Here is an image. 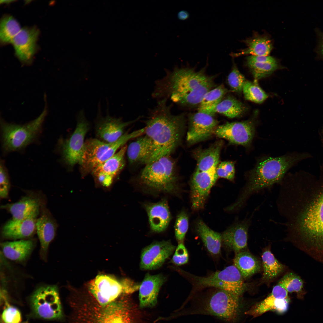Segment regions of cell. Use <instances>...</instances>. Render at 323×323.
<instances>
[{"label":"cell","mask_w":323,"mask_h":323,"mask_svg":"<svg viewBox=\"0 0 323 323\" xmlns=\"http://www.w3.org/2000/svg\"><path fill=\"white\" fill-rule=\"evenodd\" d=\"M217 121L213 116L198 112L189 117V127L187 140L190 144L204 140L211 136L217 127Z\"/></svg>","instance_id":"obj_17"},{"label":"cell","mask_w":323,"mask_h":323,"mask_svg":"<svg viewBox=\"0 0 323 323\" xmlns=\"http://www.w3.org/2000/svg\"><path fill=\"white\" fill-rule=\"evenodd\" d=\"M170 241L153 243L142 250L140 267L143 270H154L160 267L176 249Z\"/></svg>","instance_id":"obj_19"},{"label":"cell","mask_w":323,"mask_h":323,"mask_svg":"<svg viewBox=\"0 0 323 323\" xmlns=\"http://www.w3.org/2000/svg\"><path fill=\"white\" fill-rule=\"evenodd\" d=\"M89 128V122L82 110L78 113L75 130L61 146L63 159L68 166L72 167L77 164H80L83 154L85 138Z\"/></svg>","instance_id":"obj_11"},{"label":"cell","mask_w":323,"mask_h":323,"mask_svg":"<svg viewBox=\"0 0 323 323\" xmlns=\"http://www.w3.org/2000/svg\"><path fill=\"white\" fill-rule=\"evenodd\" d=\"M222 146V143L217 142L208 148L199 151L195 155L197 163L196 170L205 171L217 167Z\"/></svg>","instance_id":"obj_32"},{"label":"cell","mask_w":323,"mask_h":323,"mask_svg":"<svg viewBox=\"0 0 323 323\" xmlns=\"http://www.w3.org/2000/svg\"><path fill=\"white\" fill-rule=\"evenodd\" d=\"M246 107L241 102L232 97H228L222 100L208 113L213 115L219 113L230 118L238 117L246 110Z\"/></svg>","instance_id":"obj_34"},{"label":"cell","mask_w":323,"mask_h":323,"mask_svg":"<svg viewBox=\"0 0 323 323\" xmlns=\"http://www.w3.org/2000/svg\"><path fill=\"white\" fill-rule=\"evenodd\" d=\"M41 115L26 124L19 125L7 123L1 120L2 146L7 152L24 148L33 141L40 131L47 112L46 102Z\"/></svg>","instance_id":"obj_10"},{"label":"cell","mask_w":323,"mask_h":323,"mask_svg":"<svg viewBox=\"0 0 323 323\" xmlns=\"http://www.w3.org/2000/svg\"><path fill=\"white\" fill-rule=\"evenodd\" d=\"M319 49L320 52L323 57V34L322 35L319 43Z\"/></svg>","instance_id":"obj_49"},{"label":"cell","mask_w":323,"mask_h":323,"mask_svg":"<svg viewBox=\"0 0 323 323\" xmlns=\"http://www.w3.org/2000/svg\"><path fill=\"white\" fill-rule=\"evenodd\" d=\"M167 99L159 100L146 121L144 135L151 141L154 149L149 163L169 156L180 141L184 124L183 114L174 115Z\"/></svg>","instance_id":"obj_3"},{"label":"cell","mask_w":323,"mask_h":323,"mask_svg":"<svg viewBox=\"0 0 323 323\" xmlns=\"http://www.w3.org/2000/svg\"><path fill=\"white\" fill-rule=\"evenodd\" d=\"M40 206V202L38 198L26 196L16 202L2 205L1 208L10 212L12 216V219L20 220L39 212Z\"/></svg>","instance_id":"obj_29"},{"label":"cell","mask_w":323,"mask_h":323,"mask_svg":"<svg viewBox=\"0 0 323 323\" xmlns=\"http://www.w3.org/2000/svg\"><path fill=\"white\" fill-rule=\"evenodd\" d=\"M216 172L218 177L233 181L235 173L234 163L230 161L222 162L217 166Z\"/></svg>","instance_id":"obj_43"},{"label":"cell","mask_w":323,"mask_h":323,"mask_svg":"<svg viewBox=\"0 0 323 323\" xmlns=\"http://www.w3.org/2000/svg\"><path fill=\"white\" fill-rule=\"evenodd\" d=\"M57 225L53 218L48 213H43L37 219L36 231L41 247L40 254L45 259L49 245L54 237Z\"/></svg>","instance_id":"obj_27"},{"label":"cell","mask_w":323,"mask_h":323,"mask_svg":"<svg viewBox=\"0 0 323 323\" xmlns=\"http://www.w3.org/2000/svg\"><path fill=\"white\" fill-rule=\"evenodd\" d=\"M188 259V254L185 247L183 243H179L172 258L173 263L177 265H181L187 263Z\"/></svg>","instance_id":"obj_46"},{"label":"cell","mask_w":323,"mask_h":323,"mask_svg":"<svg viewBox=\"0 0 323 323\" xmlns=\"http://www.w3.org/2000/svg\"><path fill=\"white\" fill-rule=\"evenodd\" d=\"M144 207L151 231L155 233L164 231L171 219L167 199H164L156 203H146L144 204Z\"/></svg>","instance_id":"obj_23"},{"label":"cell","mask_w":323,"mask_h":323,"mask_svg":"<svg viewBox=\"0 0 323 323\" xmlns=\"http://www.w3.org/2000/svg\"><path fill=\"white\" fill-rule=\"evenodd\" d=\"M39 212L26 218L15 220L11 219L3 226L2 235L4 238L17 239L31 236L36 231V223Z\"/></svg>","instance_id":"obj_24"},{"label":"cell","mask_w":323,"mask_h":323,"mask_svg":"<svg viewBox=\"0 0 323 323\" xmlns=\"http://www.w3.org/2000/svg\"><path fill=\"white\" fill-rule=\"evenodd\" d=\"M89 289L92 297L99 304L106 305L115 301L126 292L123 281L110 276L97 275L90 283Z\"/></svg>","instance_id":"obj_13"},{"label":"cell","mask_w":323,"mask_h":323,"mask_svg":"<svg viewBox=\"0 0 323 323\" xmlns=\"http://www.w3.org/2000/svg\"><path fill=\"white\" fill-rule=\"evenodd\" d=\"M39 34L35 27L24 28L21 29L13 39L12 43L15 54L22 62H31L36 49V42Z\"/></svg>","instance_id":"obj_20"},{"label":"cell","mask_w":323,"mask_h":323,"mask_svg":"<svg viewBox=\"0 0 323 323\" xmlns=\"http://www.w3.org/2000/svg\"><path fill=\"white\" fill-rule=\"evenodd\" d=\"M242 91L246 100L255 103H261L268 97V95L257 84L246 81Z\"/></svg>","instance_id":"obj_40"},{"label":"cell","mask_w":323,"mask_h":323,"mask_svg":"<svg viewBox=\"0 0 323 323\" xmlns=\"http://www.w3.org/2000/svg\"><path fill=\"white\" fill-rule=\"evenodd\" d=\"M240 297L228 291L214 288L194 301L186 313L210 315L227 323L233 322L239 313Z\"/></svg>","instance_id":"obj_6"},{"label":"cell","mask_w":323,"mask_h":323,"mask_svg":"<svg viewBox=\"0 0 323 323\" xmlns=\"http://www.w3.org/2000/svg\"><path fill=\"white\" fill-rule=\"evenodd\" d=\"M127 148L126 145L122 147L113 156L93 170L91 173L99 184L106 188L112 184L125 165Z\"/></svg>","instance_id":"obj_16"},{"label":"cell","mask_w":323,"mask_h":323,"mask_svg":"<svg viewBox=\"0 0 323 323\" xmlns=\"http://www.w3.org/2000/svg\"><path fill=\"white\" fill-rule=\"evenodd\" d=\"M196 228L208 251L213 255L219 254L222 243L221 234L210 229L201 220L197 222Z\"/></svg>","instance_id":"obj_31"},{"label":"cell","mask_w":323,"mask_h":323,"mask_svg":"<svg viewBox=\"0 0 323 323\" xmlns=\"http://www.w3.org/2000/svg\"><path fill=\"white\" fill-rule=\"evenodd\" d=\"M246 61L255 62H263L274 63L277 62L275 58L269 56L250 55L246 58Z\"/></svg>","instance_id":"obj_47"},{"label":"cell","mask_w":323,"mask_h":323,"mask_svg":"<svg viewBox=\"0 0 323 323\" xmlns=\"http://www.w3.org/2000/svg\"><path fill=\"white\" fill-rule=\"evenodd\" d=\"M13 1V0H1L0 3H9Z\"/></svg>","instance_id":"obj_50"},{"label":"cell","mask_w":323,"mask_h":323,"mask_svg":"<svg viewBox=\"0 0 323 323\" xmlns=\"http://www.w3.org/2000/svg\"><path fill=\"white\" fill-rule=\"evenodd\" d=\"M255 127L254 122L249 120L242 122H227L217 127L214 134L231 144L247 147L250 146L254 137Z\"/></svg>","instance_id":"obj_14"},{"label":"cell","mask_w":323,"mask_h":323,"mask_svg":"<svg viewBox=\"0 0 323 323\" xmlns=\"http://www.w3.org/2000/svg\"><path fill=\"white\" fill-rule=\"evenodd\" d=\"M33 244L31 240H20L2 243L1 247L7 258L13 260L21 261L25 260L30 254Z\"/></svg>","instance_id":"obj_30"},{"label":"cell","mask_w":323,"mask_h":323,"mask_svg":"<svg viewBox=\"0 0 323 323\" xmlns=\"http://www.w3.org/2000/svg\"><path fill=\"white\" fill-rule=\"evenodd\" d=\"M124 122L120 118H113L107 114L105 117H100L96 125V134L104 142L111 143L118 140L124 133L125 129L137 121Z\"/></svg>","instance_id":"obj_22"},{"label":"cell","mask_w":323,"mask_h":323,"mask_svg":"<svg viewBox=\"0 0 323 323\" xmlns=\"http://www.w3.org/2000/svg\"><path fill=\"white\" fill-rule=\"evenodd\" d=\"M263 269V278L266 281H270L276 277L285 268L269 249L264 251L262 255Z\"/></svg>","instance_id":"obj_35"},{"label":"cell","mask_w":323,"mask_h":323,"mask_svg":"<svg viewBox=\"0 0 323 323\" xmlns=\"http://www.w3.org/2000/svg\"><path fill=\"white\" fill-rule=\"evenodd\" d=\"M278 284L288 292L297 293L299 297H301L304 294L303 281L299 276L293 273L289 272L284 275Z\"/></svg>","instance_id":"obj_38"},{"label":"cell","mask_w":323,"mask_h":323,"mask_svg":"<svg viewBox=\"0 0 323 323\" xmlns=\"http://www.w3.org/2000/svg\"><path fill=\"white\" fill-rule=\"evenodd\" d=\"M228 92L223 84L211 89L204 95L199 105L198 112L208 114L222 100Z\"/></svg>","instance_id":"obj_36"},{"label":"cell","mask_w":323,"mask_h":323,"mask_svg":"<svg viewBox=\"0 0 323 323\" xmlns=\"http://www.w3.org/2000/svg\"><path fill=\"white\" fill-rule=\"evenodd\" d=\"M138 180L141 185L154 192L175 194L179 190L175 163L170 156L145 165Z\"/></svg>","instance_id":"obj_7"},{"label":"cell","mask_w":323,"mask_h":323,"mask_svg":"<svg viewBox=\"0 0 323 323\" xmlns=\"http://www.w3.org/2000/svg\"><path fill=\"white\" fill-rule=\"evenodd\" d=\"M165 281V278L159 274L152 275L147 274L139 287V301L141 308L151 307L155 305L160 289Z\"/></svg>","instance_id":"obj_25"},{"label":"cell","mask_w":323,"mask_h":323,"mask_svg":"<svg viewBox=\"0 0 323 323\" xmlns=\"http://www.w3.org/2000/svg\"><path fill=\"white\" fill-rule=\"evenodd\" d=\"M246 81L244 76L240 72L233 62L232 70L227 78L229 86L232 90L240 92Z\"/></svg>","instance_id":"obj_41"},{"label":"cell","mask_w":323,"mask_h":323,"mask_svg":"<svg viewBox=\"0 0 323 323\" xmlns=\"http://www.w3.org/2000/svg\"><path fill=\"white\" fill-rule=\"evenodd\" d=\"M300 159L298 156L286 154L277 157L264 156L257 161L254 167L246 173V182L236 201L242 208L252 195L280 184L288 170Z\"/></svg>","instance_id":"obj_4"},{"label":"cell","mask_w":323,"mask_h":323,"mask_svg":"<svg viewBox=\"0 0 323 323\" xmlns=\"http://www.w3.org/2000/svg\"><path fill=\"white\" fill-rule=\"evenodd\" d=\"M289 301L288 292L278 284L273 287L268 297L254 305L245 313L256 317L271 311L282 313L287 310Z\"/></svg>","instance_id":"obj_18"},{"label":"cell","mask_w":323,"mask_h":323,"mask_svg":"<svg viewBox=\"0 0 323 323\" xmlns=\"http://www.w3.org/2000/svg\"><path fill=\"white\" fill-rule=\"evenodd\" d=\"M153 150L151 141L144 134L127 146L126 153L130 164L145 165L149 163Z\"/></svg>","instance_id":"obj_26"},{"label":"cell","mask_w":323,"mask_h":323,"mask_svg":"<svg viewBox=\"0 0 323 323\" xmlns=\"http://www.w3.org/2000/svg\"><path fill=\"white\" fill-rule=\"evenodd\" d=\"M246 64L251 70L256 80L268 76L279 67L278 62L269 63L246 61Z\"/></svg>","instance_id":"obj_39"},{"label":"cell","mask_w":323,"mask_h":323,"mask_svg":"<svg viewBox=\"0 0 323 323\" xmlns=\"http://www.w3.org/2000/svg\"><path fill=\"white\" fill-rule=\"evenodd\" d=\"M189 16V13L185 10H182L178 13L177 17L178 19L181 20H185L188 18Z\"/></svg>","instance_id":"obj_48"},{"label":"cell","mask_w":323,"mask_h":323,"mask_svg":"<svg viewBox=\"0 0 323 323\" xmlns=\"http://www.w3.org/2000/svg\"><path fill=\"white\" fill-rule=\"evenodd\" d=\"M33 308L41 318L47 319L58 318L62 316V310L57 287L48 286L41 287L31 298Z\"/></svg>","instance_id":"obj_12"},{"label":"cell","mask_w":323,"mask_h":323,"mask_svg":"<svg viewBox=\"0 0 323 323\" xmlns=\"http://www.w3.org/2000/svg\"><path fill=\"white\" fill-rule=\"evenodd\" d=\"M19 23L10 16L3 17L0 24V39L3 43H11L13 39L21 30Z\"/></svg>","instance_id":"obj_37"},{"label":"cell","mask_w":323,"mask_h":323,"mask_svg":"<svg viewBox=\"0 0 323 323\" xmlns=\"http://www.w3.org/2000/svg\"><path fill=\"white\" fill-rule=\"evenodd\" d=\"M2 318L5 323H19L21 320L20 311L16 308L10 306L4 309Z\"/></svg>","instance_id":"obj_45"},{"label":"cell","mask_w":323,"mask_h":323,"mask_svg":"<svg viewBox=\"0 0 323 323\" xmlns=\"http://www.w3.org/2000/svg\"><path fill=\"white\" fill-rule=\"evenodd\" d=\"M246 48L240 50L237 53H231L232 57L241 55H250L254 56H268L273 48L272 43L268 36L255 33L251 38L243 41Z\"/></svg>","instance_id":"obj_28"},{"label":"cell","mask_w":323,"mask_h":323,"mask_svg":"<svg viewBox=\"0 0 323 323\" xmlns=\"http://www.w3.org/2000/svg\"><path fill=\"white\" fill-rule=\"evenodd\" d=\"M214 86L213 77L206 74L204 68L176 67L156 82L153 96L159 100L169 98L181 105H199L205 94Z\"/></svg>","instance_id":"obj_2"},{"label":"cell","mask_w":323,"mask_h":323,"mask_svg":"<svg viewBox=\"0 0 323 323\" xmlns=\"http://www.w3.org/2000/svg\"><path fill=\"white\" fill-rule=\"evenodd\" d=\"M0 196L2 198L8 196L10 183L7 171L3 164L1 163L0 169Z\"/></svg>","instance_id":"obj_44"},{"label":"cell","mask_w":323,"mask_h":323,"mask_svg":"<svg viewBox=\"0 0 323 323\" xmlns=\"http://www.w3.org/2000/svg\"><path fill=\"white\" fill-rule=\"evenodd\" d=\"M143 128L125 133L118 140L108 143L98 139L91 138L85 141L83 155L80 164L83 175L91 172L99 164L113 156L129 140L144 134Z\"/></svg>","instance_id":"obj_8"},{"label":"cell","mask_w":323,"mask_h":323,"mask_svg":"<svg viewBox=\"0 0 323 323\" xmlns=\"http://www.w3.org/2000/svg\"><path fill=\"white\" fill-rule=\"evenodd\" d=\"M234 265L243 278H248L260 271L261 265L258 260L249 252L242 251L236 253Z\"/></svg>","instance_id":"obj_33"},{"label":"cell","mask_w":323,"mask_h":323,"mask_svg":"<svg viewBox=\"0 0 323 323\" xmlns=\"http://www.w3.org/2000/svg\"><path fill=\"white\" fill-rule=\"evenodd\" d=\"M276 201L289 237L316 260L323 261V180L286 175Z\"/></svg>","instance_id":"obj_1"},{"label":"cell","mask_w":323,"mask_h":323,"mask_svg":"<svg viewBox=\"0 0 323 323\" xmlns=\"http://www.w3.org/2000/svg\"><path fill=\"white\" fill-rule=\"evenodd\" d=\"M188 219L186 213L182 211L177 215L175 224V234L179 243H183L188 228Z\"/></svg>","instance_id":"obj_42"},{"label":"cell","mask_w":323,"mask_h":323,"mask_svg":"<svg viewBox=\"0 0 323 323\" xmlns=\"http://www.w3.org/2000/svg\"><path fill=\"white\" fill-rule=\"evenodd\" d=\"M187 273L193 286L189 299L195 293L208 287L223 290L240 297L246 287L242 276L234 265L229 266L221 271H216L205 276Z\"/></svg>","instance_id":"obj_9"},{"label":"cell","mask_w":323,"mask_h":323,"mask_svg":"<svg viewBox=\"0 0 323 323\" xmlns=\"http://www.w3.org/2000/svg\"><path fill=\"white\" fill-rule=\"evenodd\" d=\"M249 217L246 218L225 231L221 234L222 243L236 253L243 250L247 246L248 231L255 212Z\"/></svg>","instance_id":"obj_21"},{"label":"cell","mask_w":323,"mask_h":323,"mask_svg":"<svg viewBox=\"0 0 323 323\" xmlns=\"http://www.w3.org/2000/svg\"><path fill=\"white\" fill-rule=\"evenodd\" d=\"M216 168L205 171L196 170L193 175L191 183V199L194 211L203 208L211 189L218 177Z\"/></svg>","instance_id":"obj_15"},{"label":"cell","mask_w":323,"mask_h":323,"mask_svg":"<svg viewBox=\"0 0 323 323\" xmlns=\"http://www.w3.org/2000/svg\"><path fill=\"white\" fill-rule=\"evenodd\" d=\"M71 323H134L127 301L118 298L105 306L92 297L77 298L70 302Z\"/></svg>","instance_id":"obj_5"}]
</instances>
